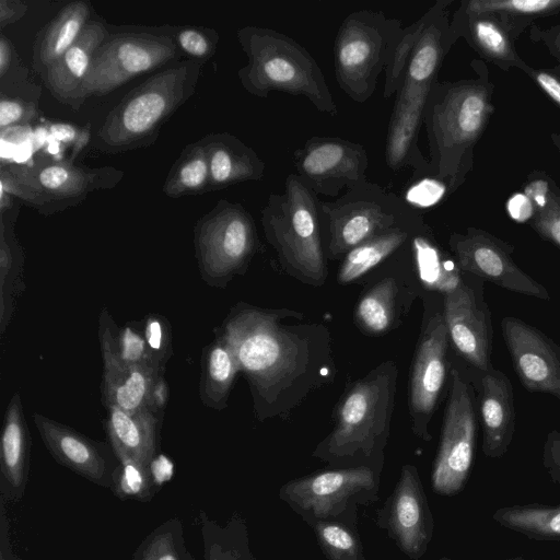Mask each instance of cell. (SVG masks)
<instances>
[{"label": "cell", "instance_id": "6da1fadb", "mask_svg": "<svg viewBox=\"0 0 560 560\" xmlns=\"http://www.w3.org/2000/svg\"><path fill=\"white\" fill-rule=\"evenodd\" d=\"M302 319L296 311L240 302L214 329L246 377L260 421L285 416L336 376L328 328Z\"/></svg>", "mask_w": 560, "mask_h": 560}, {"label": "cell", "instance_id": "7a4b0ae2", "mask_svg": "<svg viewBox=\"0 0 560 560\" xmlns=\"http://www.w3.org/2000/svg\"><path fill=\"white\" fill-rule=\"evenodd\" d=\"M477 78L439 80L423 112L429 144L430 176L447 195L464 184L472 170L474 150L493 113L494 85L481 60L471 62Z\"/></svg>", "mask_w": 560, "mask_h": 560}, {"label": "cell", "instance_id": "3957f363", "mask_svg": "<svg viewBox=\"0 0 560 560\" xmlns=\"http://www.w3.org/2000/svg\"><path fill=\"white\" fill-rule=\"evenodd\" d=\"M452 0H436L402 81L395 93L385 142V162L394 172L410 167L413 178L427 179L430 163L419 147V133L429 93L444 58L456 43L450 27Z\"/></svg>", "mask_w": 560, "mask_h": 560}, {"label": "cell", "instance_id": "277c9868", "mask_svg": "<svg viewBox=\"0 0 560 560\" xmlns=\"http://www.w3.org/2000/svg\"><path fill=\"white\" fill-rule=\"evenodd\" d=\"M398 370L387 361L353 383L341 397L335 427L312 456L334 468L383 467Z\"/></svg>", "mask_w": 560, "mask_h": 560}, {"label": "cell", "instance_id": "5b68a950", "mask_svg": "<svg viewBox=\"0 0 560 560\" xmlns=\"http://www.w3.org/2000/svg\"><path fill=\"white\" fill-rule=\"evenodd\" d=\"M203 62L185 59L151 75L112 108L92 148L107 154L152 145L163 126L196 92Z\"/></svg>", "mask_w": 560, "mask_h": 560}, {"label": "cell", "instance_id": "8992f818", "mask_svg": "<svg viewBox=\"0 0 560 560\" xmlns=\"http://www.w3.org/2000/svg\"><path fill=\"white\" fill-rule=\"evenodd\" d=\"M236 37L247 58L237 71L247 93L260 98L271 92L303 96L319 113L337 116L322 68L303 45L284 33L256 25L238 28Z\"/></svg>", "mask_w": 560, "mask_h": 560}, {"label": "cell", "instance_id": "52a82bcc", "mask_svg": "<svg viewBox=\"0 0 560 560\" xmlns=\"http://www.w3.org/2000/svg\"><path fill=\"white\" fill-rule=\"evenodd\" d=\"M260 222L267 242L288 273L311 285L325 283L320 200L295 173L288 175L281 194L268 196Z\"/></svg>", "mask_w": 560, "mask_h": 560}, {"label": "cell", "instance_id": "ba28073f", "mask_svg": "<svg viewBox=\"0 0 560 560\" xmlns=\"http://www.w3.org/2000/svg\"><path fill=\"white\" fill-rule=\"evenodd\" d=\"M122 178L124 172L114 166L90 167L40 154L25 164L1 163L0 191L51 215L82 203L93 191L116 187Z\"/></svg>", "mask_w": 560, "mask_h": 560}, {"label": "cell", "instance_id": "9c48e42d", "mask_svg": "<svg viewBox=\"0 0 560 560\" xmlns=\"http://www.w3.org/2000/svg\"><path fill=\"white\" fill-rule=\"evenodd\" d=\"M402 28L399 19L383 11L358 10L342 20L334 42V71L353 102L363 104L373 95Z\"/></svg>", "mask_w": 560, "mask_h": 560}, {"label": "cell", "instance_id": "30bf717a", "mask_svg": "<svg viewBox=\"0 0 560 560\" xmlns=\"http://www.w3.org/2000/svg\"><path fill=\"white\" fill-rule=\"evenodd\" d=\"M331 259L393 228L424 220L420 211L393 191L368 179L334 201H320Z\"/></svg>", "mask_w": 560, "mask_h": 560}, {"label": "cell", "instance_id": "8fae6325", "mask_svg": "<svg viewBox=\"0 0 560 560\" xmlns=\"http://www.w3.org/2000/svg\"><path fill=\"white\" fill-rule=\"evenodd\" d=\"M382 468L361 465L315 471L285 482L279 498L304 522L357 526L359 506L378 500Z\"/></svg>", "mask_w": 560, "mask_h": 560}, {"label": "cell", "instance_id": "7c38bea8", "mask_svg": "<svg viewBox=\"0 0 560 560\" xmlns=\"http://www.w3.org/2000/svg\"><path fill=\"white\" fill-rule=\"evenodd\" d=\"M192 234L200 277L215 288L244 275L259 247L253 215L242 203L226 199L198 219Z\"/></svg>", "mask_w": 560, "mask_h": 560}, {"label": "cell", "instance_id": "4fadbf2b", "mask_svg": "<svg viewBox=\"0 0 560 560\" xmlns=\"http://www.w3.org/2000/svg\"><path fill=\"white\" fill-rule=\"evenodd\" d=\"M182 56L174 39L163 32L109 33L68 106L78 110L86 100L105 96L142 73L180 61Z\"/></svg>", "mask_w": 560, "mask_h": 560}, {"label": "cell", "instance_id": "5bb4252c", "mask_svg": "<svg viewBox=\"0 0 560 560\" xmlns=\"http://www.w3.org/2000/svg\"><path fill=\"white\" fill-rule=\"evenodd\" d=\"M476 390L457 368L450 370V386L440 443L431 471L432 490L459 493L468 479L477 438Z\"/></svg>", "mask_w": 560, "mask_h": 560}, {"label": "cell", "instance_id": "9a60e30c", "mask_svg": "<svg viewBox=\"0 0 560 560\" xmlns=\"http://www.w3.org/2000/svg\"><path fill=\"white\" fill-rule=\"evenodd\" d=\"M483 282L479 277L462 271L458 284L442 295L451 345L475 372H486L493 368V327L491 312L485 300Z\"/></svg>", "mask_w": 560, "mask_h": 560}, {"label": "cell", "instance_id": "2e32d148", "mask_svg": "<svg viewBox=\"0 0 560 560\" xmlns=\"http://www.w3.org/2000/svg\"><path fill=\"white\" fill-rule=\"evenodd\" d=\"M292 161L295 174L317 196L337 197L366 180L365 147L340 137H311L293 152Z\"/></svg>", "mask_w": 560, "mask_h": 560}, {"label": "cell", "instance_id": "e0dca14e", "mask_svg": "<svg viewBox=\"0 0 560 560\" xmlns=\"http://www.w3.org/2000/svg\"><path fill=\"white\" fill-rule=\"evenodd\" d=\"M448 246L460 271L515 293L550 300L547 289L514 262V246L495 235L469 226L465 233H452Z\"/></svg>", "mask_w": 560, "mask_h": 560}, {"label": "cell", "instance_id": "ac0fdd59", "mask_svg": "<svg viewBox=\"0 0 560 560\" xmlns=\"http://www.w3.org/2000/svg\"><path fill=\"white\" fill-rule=\"evenodd\" d=\"M450 336L443 308L431 315L422 330L412 361L409 382V412L413 433L431 440L429 424L438 407L448 373Z\"/></svg>", "mask_w": 560, "mask_h": 560}, {"label": "cell", "instance_id": "d6986e66", "mask_svg": "<svg viewBox=\"0 0 560 560\" xmlns=\"http://www.w3.org/2000/svg\"><path fill=\"white\" fill-rule=\"evenodd\" d=\"M376 524L411 560H419L427 552L434 520L416 466L401 467L393 492L377 510Z\"/></svg>", "mask_w": 560, "mask_h": 560}, {"label": "cell", "instance_id": "ffe728a7", "mask_svg": "<svg viewBox=\"0 0 560 560\" xmlns=\"http://www.w3.org/2000/svg\"><path fill=\"white\" fill-rule=\"evenodd\" d=\"M501 330L523 387L560 400V346L517 317L505 316Z\"/></svg>", "mask_w": 560, "mask_h": 560}, {"label": "cell", "instance_id": "44dd1931", "mask_svg": "<svg viewBox=\"0 0 560 560\" xmlns=\"http://www.w3.org/2000/svg\"><path fill=\"white\" fill-rule=\"evenodd\" d=\"M40 439L51 456L92 483L114 489V476L119 462L102 444L74 429L40 413L33 415Z\"/></svg>", "mask_w": 560, "mask_h": 560}, {"label": "cell", "instance_id": "7402d4cb", "mask_svg": "<svg viewBox=\"0 0 560 560\" xmlns=\"http://www.w3.org/2000/svg\"><path fill=\"white\" fill-rule=\"evenodd\" d=\"M118 327L107 308L98 316V340L103 357L102 399L104 406L136 412L147 407L154 377L153 370L127 365L118 355Z\"/></svg>", "mask_w": 560, "mask_h": 560}, {"label": "cell", "instance_id": "603a6c76", "mask_svg": "<svg viewBox=\"0 0 560 560\" xmlns=\"http://www.w3.org/2000/svg\"><path fill=\"white\" fill-rule=\"evenodd\" d=\"M479 373L476 409L482 430V452L500 458L509 450L515 432V404L511 381L494 368Z\"/></svg>", "mask_w": 560, "mask_h": 560}, {"label": "cell", "instance_id": "cb8c5ba5", "mask_svg": "<svg viewBox=\"0 0 560 560\" xmlns=\"http://www.w3.org/2000/svg\"><path fill=\"white\" fill-rule=\"evenodd\" d=\"M450 27L455 42L464 38L483 60L501 70L517 68L525 73L529 70L516 50L515 40L495 14L469 10L460 1L450 19Z\"/></svg>", "mask_w": 560, "mask_h": 560}, {"label": "cell", "instance_id": "d4e9b609", "mask_svg": "<svg viewBox=\"0 0 560 560\" xmlns=\"http://www.w3.org/2000/svg\"><path fill=\"white\" fill-rule=\"evenodd\" d=\"M31 454V435L20 393L11 397L3 421L0 445V497L16 503L24 497Z\"/></svg>", "mask_w": 560, "mask_h": 560}, {"label": "cell", "instance_id": "484cf974", "mask_svg": "<svg viewBox=\"0 0 560 560\" xmlns=\"http://www.w3.org/2000/svg\"><path fill=\"white\" fill-rule=\"evenodd\" d=\"M109 34L106 22L92 18L77 40L40 75L46 89L59 103L69 105L84 82L93 56Z\"/></svg>", "mask_w": 560, "mask_h": 560}, {"label": "cell", "instance_id": "4316f807", "mask_svg": "<svg viewBox=\"0 0 560 560\" xmlns=\"http://www.w3.org/2000/svg\"><path fill=\"white\" fill-rule=\"evenodd\" d=\"M106 432L117 460L129 458L149 468L160 453L162 417L148 407L128 412L118 407H107Z\"/></svg>", "mask_w": 560, "mask_h": 560}, {"label": "cell", "instance_id": "83f0119b", "mask_svg": "<svg viewBox=\"0 0 560 560\" xmlns=\"http://www.w3.org/2000/svg\"><path fill=\"white\" fill-rule=\"evenodd\" d=\"M200 140L208 155L210 192L264 177L266 163L236 136L228 131L210 132Z\"/></svg>", "mask_w": 560, "mask_h": 560}, {"label": "cell", "instance_id": "f1b7e54d", "mask_svg": "<svg viewBox=\"0 0 560 560\" xmlns=\"http://www.w3.org/2000/svg\"><path fill=\"white\" fill-rule=\"evenodd\" d=\"M92 14L90 1H71L39 30L32 49V66L38 75L77 40Z\"/></svg>", "mask_w": 560, "mask_h": 560}, {"label": "cell", "instance_id": "f546056e", "mask_svg": "<svg viewBox=\"0 0 560 560\" xmlns=\"http://www.w3.org/2000/svg\"><path fill=\"white\" fill-rule=\"evenodd\" d=\"M419 278L425 289L442 295L454 289L462 278L453 255L436 242L431 228L424 224L409 241Z\"/></svg>", "mask_w": 560, "mask_h": 560}, {"label": "cell", "instance_id": "4dcf8cb0", "mask_svg": "<svg viewBox=\"0 0 560 560\" xmlns=\"http://www.w3.org/2000/svg\"><path fill=\"white\" fill-rule=\"evenodd\" d=\"M424 220L387 230L351 249L342 259L338 281L348 284L361 278L396 250L409 243Z\"/></svg>", "mask_w": 560, "mask_h": 560}, {"label": "cell", "instance_id": "1f68e13d", "mask_svg": "<svg viewBox=\"0 0 560 560\" xmlns=\"http://www.w3.org/2000/svg\"><path fill=\"white\" fill-rule=\"evenodd\" d=\"M240 372L237 361L229 346L218 336L203 348L199 397L213 410H222Z\"/></svg>", "mask_w": 560, "mask_h": 560}, {"label": "cell", "instance_id": "d6a6232c", "mask_svg": "<svg viewBox=\"0 0 560 560\" xmlns=\"http://www.w3.org/2000/svg\"><path fill=\"white\" fill-rule=\"evenodd\" d=\"M198 523L203 560H257L250 549L246 521L240 514L221 524L200 510Z\"/></svg>", "mask_w": 560, "mask_h": 560}, {"label": "cell", "instance_id": "836d02e7", "mask_svg": "<svg viewBox=\"0 0 560 560\" xmlns=\"http://www.w3.org/2000/svg\"><path fill=\"white\" fill-rule=\"evenodd\" d=\"M20 206L21 202L0 213L1 334L4 332L13 311V295L24 289L21 282L24 253L14 233Z\"/></svg>", "mask_w": 560, "mask_h": 560}, {"label": "cell", "instance_id": "e575fe53", "mask_svg": "<svg viewBox=\"0 0 560 560\" xmlns=\"http://www.w3.org/2000/svg\"><path fill=\"white\" fill-rule=\"evenodd\" d=\"M162 191L173 199L210 192L208 155L200 139L183 148L166 175Z\"/></svg>", "mask_w": 560, "mask_h": 560}, {"label": "cell", "instance_id": "d590c367", "mask_svg": "<svg viewBox=\"0 0 560 560\" xmlns=\"http://www.w3.org/2000/svg\"><path fill=\"white\" fill-rule=\"evenodd\" d=\"M469 10L495 14L514 40L538 19L560 13V0H463Z\"/></svg>", "mask_w": 560, "mask_h": 560}, {"label": "cell", "instance_id": "8d00e7d4", "mask_svg": "<svg viewBox=\"0 0 560 560\" xmlns=\"http://www.w3.org/2000/svg\"><path fill=\"white\" fill-rule=\"evenodd\" d=\"M493 521L535 540L560 539V504H515L498 509Z\"/></svg>", "mask_w": 560, "mask_h": 560}, {"label": "cell", "instance_id": "74e56055", "mask_svg": "<svg viewBox=\"0 0 560 560\" xmlns=\"http://www.w3.org/2000/svg\"><path fill=\"white\" fill-rule=\"evenodd\" d=\"M399 287L394 278L386 277L371 288L359 301L354 319L369 334L388 331L398 318Z\"/></svg>", "mask_w": 560, "mask_h": 560}, {"label": "cell", "instance_id": "f35d334b", "mask_svg": "<svg viewBox=\"0 0 560 560\" xmlns=\"http://www.w3.org/2000/svg\"><path fill=\"white\" fill-rule=\"evenodd\" d=\"M131 560H195L182 520L173 516L155 526L139 542Z\"/></svg>", "mask_w": 560, "mask_h": 560}, {"label": "cell", "instance_id": "ab89813d", "mask_svg": "<svg viewBox=\"0 0 560 560\" xmlns=\"http://www.w3.org/2000/svg\"><path fill=\"white\" fill-rule=\"evenodd\" d=\"M306 524L313 529L327 560H366L357 526L322 520Z\"/></svg>", "mask_w": 560, "mask_h": 560}, {"label": "cell", "instance_id": "60d3db41", "mask_svg": "<svg viewBox=\"0 0 560 560\" xmlns=\"http://www.w3.org/2000/svg\"><path fill=\"white\" fill-rule=\"evenodd\" d=\"M0 94L38 102L42 88L30 80L13 43L0 34Z\"/></svg>", "mask_w": 560, "mask_h": 560}, {"label": "cell", "instance_id": "b9f144b4", "mask_svg": "<svg viewBox=\"0 0 560 560\" xmlns=\"http://www.w3.org/2000/svg\"><path fill=\"white\" fill-rule=\"evenodd\" d=\"M430 14V9H428L418 20L402 28L390 52L388 63L384 70V98H389L390 96L395 95L397 89L399 88L405 74L406 67L423 30L429 22Z\"/></svg>", "mask_w": 560, "mask_h": 560}, {"label": "cell", "instance_id": "7bdbcfd3", "mask_svg": "<svg viewBox=\"0 0 560 560\" xmlns=\"http://www.w3.org/2000/svg\"><path fill=\"white\" fill-rule=\"evenodd\" d=\"M118 462L112 492L121 500L150 501L158 490L153 486L149 468L129 458H121Z\"/></svg>", "mask_w": 560, "mask_h": 560}, {"label": "cell", "instance_id": "ee69618b", "mask_svg": "<svg viewBox=\"0 0 560 560\" xmlns=\"http://www.w3.org/2000/svg\"><path fill=\"white\" fill-rule=\"evenodd\" d=\"M182 55L187 59L206 62L217 51L220 40L219 33L211 27L184 25L180 27H166Z\"/></svg>", "mask_w": 560, "mask_h": 560}, {"label": "cell", "instance_id": "f6af8a7d", "mask_svg": "<svg viewBox=\"0 0 560 560\" xmlns=\"http://www.w3.org/2000/svg\"><path fill=\"white\" fill-rule=\"evenodd\" d=\"M142 330L154 372L164 373L173 354L170 322L163 315L149 314L142 322Z\"/></svg>", "mask_w": 560, "mask_h": 560}, {"label": "cell", "instance_id": "bcb514c9", "mask_svg": "<svg viewBox=\"0 0 560 560\" xmlns=\"http://www.w3.org/2000/svg\"><path fill=\"white\" fill-rule=\"evenodd\" d=\"M116 343L118 355L127 365L153 370L143 336L142 323L128 322L124 327L118 328Z\"/></svg>", "mask_w": 560, "mask_h": 560}, {"label": "cell", "instance_id": "7dc6e473", "mask_svg": "<svg viewBox=\"0 0 560 560\" xmlns=\"http://www.w3.org/2000/svg\"><path fill=\"white\" fill-rule=\"evenodd\" d=\"M38 115V102L0 94V130L30 126Z\"/></svg>", "mask_w": 560, "mask_h": 560}, {"label": "cell", "instance_id": "c3c4849f", "mask_svg": "<svg viewBox=\"0 0 560 560\" xmlns=\"http://www.w3.org/2000/svg\"><path fill=\"white\" fill-rule=\"evenodd\" d=\"M529 224L541 237L560 247V188L558 186L548 203L535 212Z\"/></svg>", "mask_w": 560, "mask_h": 560}, {"label": "cell", "instance_id": "681fc988", "mask_svg": "<svg viewBox=\"0 0 560 560\" xmlns=\"http://www.w3.org/2000/svg\"><path fill=\"white\" fill-rule=\"evenodd\" d=\"M49 138L61 144L65 149H71L70 160L74 161L75 156L91 141L90 127H78L68 122L47 121Z\"/></svg>", "mask_w": 560, "mask_h": 560}, {"label": "cell", "instance_id": "f907efd6", "mask_svg": "<svg viewBox=\"0 0 560 560\" xmlns=\"http://www.w3.org/2000/svg\"><path fill=\"white\" fill-rule=\"evenodd\" d=\"M557 184L545 172L534 171L522 187V192L532 201L535 212L542 209L551 198Z\"/></svg>", "mask_w": 560, "mask_h": 560}, {"label": "cell", "instance_id": "816d5d0a", "mask_svg": "<svg viewBox=\"0 0 560 560\" xmlns=\"http://www.w3.org/2000/svg\"><path fill=\"white\" fill-rule=\"evenodd\" d=\"M542 466L550 479L560 483V431L548 432L542 446Z\"/></svg>", "mask_w": 560, "mask_h": 560}, {"label": "cell", "instance_id": "f5cc1de1", "mask_svg": "<svg viewBox=\"0 0 560 560\" xmlns=\"http://www.w3.org/2000/svg\"><path fill=\"white\" fill-rule=\"evenodd\" d=\"M540 88V90L560 107V79L547 69L529 68L526 73Z\"/></svg>", "mask_w": 560, "mask_h": 560}, {"label": "cell", "instance_id": "db71d44e", "mask_svg": "<svg viewBox=\"0 0 560 560\" xmlns=\"http://www.w3.org/2000/svg\"><path fill=\"white\" fill-rule=\"evenodd\" d=\"M529 38L541 43L560 63V23L547 28L534 24L529 28Z\"/></svg>", "mask_w": 560, "mask_h": 560}, {"label": "cell", "instance_id": "11a10c76", "mask_svg": "<svg viewBox=\"0 0 560 560\" xmlns=\"http://www.w3.org/2000/svg\"><path fill=\"white\" fill-rule=\"evenodd\" d=\"M168 396L170 390L164 373H160L154 377L152 383L147 407L155 415L163 417V411L167 405Z\"/></svg>", "mask_w": 560, "mask_h": 560}, {"label": "cell", "instance_id": "9f6ffc18", "mask_svg": "<svg viewBox=\"0 0 560 560\" xmlns=\"http://www.w3.org/2000/svg\"><path fill=\"white\" fill-rule=\"evenodd\" d=\"M149 472L153 486L159 489L168 482L175 472L174 463L164 454H156L149 465Z\"/></svg>", "mask_w": 560, "mask_h": 560}, {"label": "cell", "instance_id": "6f0895ef", "mask_svg": "<svg viewBox=\"0 0 560 560\" xmlns=\"http://www.w3.org/2000/svg\"><path fill=\"white\" fill-rule=\"evenodd\" d=\"M506 212L517 222H529L535 214V208L532 201L522 191H518L506 200Z\"/></svg>", "mask_w": 560, "mask_h": 560}, {"label": "cell", "instance_id": "680465c9", "mask_svg": "<svg viewBox=\"0 0 560 560\" xmlns=\"http://www.w3.org/2000/svg\"><path fill=\"white\" fill-rule=\"evenodd\" d=\"M28 11V4L21 0H0V28L21 20Z\"/></svg>", "mask_w": 560, "mask_h": 560}, {"label": "cell", "instance_id": "91938a15", "mask_svg": "<svg viewBox=\"0 0 560 560\" xmlns=\"http://www.w3.org/2000/svg\"><path fill=\"white\" fill-rule=\"evenodd\" d=\"M550 139L556 150L560 153V133L552 132L550 135Z\"/></svg>", "mask_w": 560, "mask_h": 560}, {"label": "cell", "instance_id": "94428289", "mask_svg": "<svg viewBox=\"0 0 560 560\" xmlns=\"http://www.w3.org/2000/svg\"><path fill=\"white\" fill-rule=\"evenodd\" d=\"M551 72L553 74H556L559 79H560V63H558L557 66H555L552 69H551Z\"/></svg>", "mask_w": 560, "mask_h": 560}, {"label": "cell", "instance_id": "6125c7cd", "mask_svg": "<svg viewBox=\"0 0 560 560\" xmlns=\"http://www.w3.org/2000/svg\"><path fill=\"white\" fill-rule=\"evenodd\" d=\"M505 560H536V559H528V558H525L522 556H515V557L506 558Z\"/></svg>", "mask_w": 560, "mask_h": 560}, {"label": "cell", "instance_id": "be15d7a7", "mask_svg": "<svg viewBox=\"0 0 560 560\" xmlns=\"http://www.w3.org/2000/svg\"><path fill=\"white\" fill-rule=\"evenodd\" d=\"M439 560H451V559H450V558H447V557H442V558H440Z\"/></svg>", "mask_w": 560, "mask_h": 560}]
</instances>
